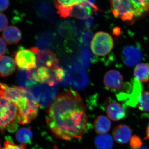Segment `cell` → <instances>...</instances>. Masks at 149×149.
<instances>
[{"label":"cell","instance_id":"cell-1","mask_svg":"<svg viewBox=\"0 0 149 149\" xmlns=\"http://www.w3.org/2000/svg\"><path fill=\"white\" fill-rule=\"evenodd\" d=\"M88 120L83 99L72 90L56 96L48 107L46 118L48 128L54 136L66 141L82 138Z\"/></svg>","mask_w":149,"mask_h":149},{"label":"cell","instance_id":"cell-2","mask_svg":"<svg viewBox=\"0 0 149 149\" xmlns=\"http://www.w3.org/2000/svg\"><path fill=\"white\" fill-rule=\"evenodd\" d=\"M113 15L130 21L148 10L149 0H110Z\"/></svg>","mask_w":149,"mask_h":149},{"label":"cell","instance_id":"cell-3","mask_svg":"<svg viewBox=\"0 0 149 149\" xmlns=\"http://www.w3.org/2000/svg\"><path fill=\"white\" fill-rule=\"evenodd\" d=\"M18 108L15 104L3 97H0V131L7 129L14 132L17 129Z\"/></svg>","mask_w":149,"mask_h":149},{"label":"cell","instance_id":"cell-4","mask_svg":"<svg viewBox=\"0 0 149 149\" xmlns=\"http://www.w3.org/2000/svg\"><path fill=\"white\" fill-rule=\"evenodd\" d=\"M113 40L111 35L104 32L96 33L91 43V49L93 54L97 56H105L113 47Z\"/></svg>","mask_w":149,"mask_h":149},{"label":"cell","instance_id":"cell-5","mask_svg":"<svg viewBox=\"0 0 149 149\" xmlns=\"http://www.w3.org/2000/svg\"><path fill=\"white\" fill-rule=\"evenodd\" d=\"M40 50L37 47L29 49L21 48L15 53V61L21 70H28L37 67V54Z\"/></svg>","mask_w":149,"mask_h":149},{"label":"cell","instance_id":"cell-6","mask_svg":"<svg viewBox=\"0 0 149 149\" xmlns=\"http://www.w3.org/2000/svg\"><path fill=\"white\" fill-rule=\"evenodd\" d=\"M124 91L117 94V97L120 101H124L130 106L134 107L138 104L142 91L141 83L134 78L131 83L126 84Z\"/></svg>","mask_w":149,"mask_h":149},{"label":"cell","instance_id":"cell-7","mask_svg":"<svg viewBox=\"0 0 149 149\" xmlns=\"http://www.w3.org/2000/svg\"><path fill=\"white\" fill-rule=\"evenodd\" d=\"M53 69L45 66H37L34 69L27 70V76L35 82L53 87L58 84L54 77Z\"/></svg>","mask_w":149,"mask_h":149},{"label":"cell","instance_id":"cell-8","mask_svg":"<svg viewBox=\"0 0 149 149\" xmlns=\"http://www.w3.org/2000/svg\"><path fill=\"white\" fill-rule=\"evenodd\" d=\"M122 57L125 65L131 67L137 65L141 61L143 53L139 46L127 45L123 49Z\"/></svg>","mask_w":149,"mask_h":149},{"label":"cell","instance_id":"cell-9","mask_svg":"<svg viewBox=\"0 0 149 149\" xmlns=\"http://www.w3.org/2000/svg\"><path fill=\"white\" fill-rule=\"evenodd\" d=\"M26 89L21 87H10L0 83V97L5 98L15 104L26 96Z\"/></svg>","mask_w":149,"mask_h":149},{"label":"cell","instance_id":"cell-10","mask_svg":"<svg viewBox=\"0 0 149 149\" xmlns=\"http://www.w3.org/2000/svg\"><path fill=\"white\" fill-rule=\"evenodd\" d=\"M104 83L107 89L113 91H119L123 84V77L120 72L112 70L104 76Z\"/></svg>","mask_w":149,"mask_h":149},{"label":"cell","instance_id":"cell-11","mask_svg":"<svg viewBox=\"0 0 149 149\" xmlns=\"http://www.w3.org/2000/svg\"><path fill=\"white\" fill-rule=\"evenodd\" d=\"M37 66L54 69L59 67L58 59L53 52L50 50H40L37 54Z\"/></svg>","mask_w":149,"mask_h":149},{"label":"cell","instance_id":"cell-12","mask_svg":"<svg viewBox=\"0 0 149 149\" xmlns=\"http://www.w3.org/2000/svg\"><path fill=\"white\" fill-rule=\"evenodd\" d=\"M74 70L72 69L68 70L71 83L75 88H80L85 87L88 83V78L87 74L81 66L76 64L74 66Z\"/></svg>","mask_w":149,"mask_h":149},{"label":"cell","instance_id":"cell-13","mask_svg":"<svg viewBox=\"0 0 149 149\" xmlns=\"http://www.w3.org/2000/svg\"><path fill=\"white\" fill-rule=\"evenodd\" d=\"M85 3H88L87 0H55L54 5L60 16L66 18L70 17V10L73 7Z\"/></svg>","mask_w":149,"mask_h":149},{"label":"cell","instance_id":"cell-14","mask_svg":"<svg viewBox=\"0 0 149 149\" xmlns=\"http://www.w3.org/2000/svg\"><path fill=\"white\" fill-rule=\"evenodd\" d=\"M94 12L95 11L88 3H83L75 6L71 8L70 17L80 20H86L91 18Z\"/></svg>","mask_w":149,"mask_h":149},{"label":"cell","instance_id":"cell-15","mask_svg":"<svg viewBox=\"0 0 149 149\" xmlns=\"http://www.w3.org/2000/svg\"><path fill=\"white\" fill-rule=\"evenodd\" d=\"M112 136L115 141L118 143H127L132 137V131L128 125L120 124L113 128Z\"/></svg>","mask_w":149,"mask_h":149},{"label":"cell","instance_id":"cell-16","mask_svg":"<svg viewBox=\"0 0 149 149\" xmlns=\"http://www.w3.org/2000/svg\"><path fill=\"white\" fill-rule=\"evenodd\" d=\"M107 115L113 121H118L125 118L126 115L125 109L121 104L115 102L110 103L106 108Z\"/></svg>","mask_w":149,"mask_h":149},{"label":"cell","instance_id":"cell-17","mask_svg":"<svg viewBox=\"0 0 149 149\" xmlns=\"http://www.w3.org/2000/svg\"><path fill=\"white\" fill-rule=\"evenodd\" d=\"M16 63L13 58L8 56H0V75L8 77L13 73L16 70Z\"/></svg>","mask_w":149,"mask_h":149},{"label":"cell","instance_id":"cell-18","mask_svg":"<svg viewBox=\"0 0 149 149\" xmlns=\"http://www.w3.org/2000/svg\"><path fill=\"white\" fill-rule=\"evenodd\" d=\"M4 40L9 44H17L21 40L22 33L17 27L10 26L7 27L3 33Z\"/></svg>","mask_w":149,"mask_h":149},{"label":"cell","instance_id":"cell-19","mask_svg":"<svg viewBox=\"0 0 149 149\" xmlns=\"http://www.w3.org/2000/svg\"><path fill=\"white\" fill-rule=\"evenodd\" d=\"M111 124L108 118L104 116H97L94 121V126L96 133L100 135L106 134L111 128Z\"/></svg>","mask_w":149,"mask_h":149},{"label":"cell","instance_id":"cell-20","mask_svg":"<svg viewBox=\"0 0 149 149\" xmlns=\"http://www.w3.org/2000/svg\"><path fill=\"white\" fill-rule=\"evenodd\" d=\"M135 78L142 83H147L149 80V65L146 63L136 65L134 71Z\"/></svg>","mask_w":149,"mask_h":149},{"label":"cell","instance_id":"cell-21","mask_svg":"<svg viewBox=\"0 0 149 149\" xmlns=\"http://www.w3.org/2000/svg\"><path fill=\"white\" fill-rule=\"evenodd\" d=\"M95 142L97 149H112L114 145L112 137L108 134H102L97 136Z\"/></svg>","mask_w":149,"mask_h":149},{"label":"cell","instance_id":"cell-22","mask_svg":"<svg viewBox=\"0 0 149 149\" xmlns=\"http://www.w3.org/2000/svg\"><path fill=\"white\" fill-rule=\"evenodd\" d=\"M17 83L19 86L25 89H31L36 85V82L29 79L27 76V70H19L17 73Z\"/></svg>","mask_w":149,"mask_h":149},{"label":"cell","instance_id":"cell-23","mask_svg":"<svg viewBox=\"0 0 149 149\" xmlns=\"http://www.w3.org/2000/svg\"><path fill=\"white\" fill-rule=\"evenodd\" d=\"M59 32L63 37H72L77 33V27L75 24L70 21L65 22L59 27Z\"/></svg>","mask_w":149,"mask_h":149},{"label":"cell","instance_id":"cell-24","mask_svg":"<svg viewBox=\"0 0 149 149\" xmlns=\"http://www.w3.org/2000/svg\"><path fill=\"white\" fill-rule=\"evenodd\" d=\"M33 134L30 128H22L17 130L16 134L17 140L21 144L26 145L32 140Z\"/></svg>","mask_w":149,"mask_h":149},{"label":"cell","instance_id":"cell-25","mask_svg":"<svg viewBox=\"0 0 149 149\" xmlns=\"http://www.w3.org/2000/svg\"><path fill=\"white\" fill-rule=\"evenodd\" d=\"M139 109L142 111H149V92L144 91L141 93L138 102Z\"/></svg>","mask_w":149,"mask_h":149},{"label":"cell","instance_id":"cell-26","mask_svg":"<svg viewBox=\"0 0 149 149\" xmlns=\"http://www.w3.org/2000/svg\"><path fill=\"white\" fill-rule=\"evenodd\" d=\"M52 36L50 34H47L39 37L37 40V45L43 50L48 49L52 46Z\"/></svg>","mask_w":149,"mask_h":149},{"label":"cell","instance_id":"cell-27","mask_svg":"<svg viewBox=\"0 0 149 149\" xmlns=\"http://www.w3.org/2000/svg\"><path fill=\"white\" fill-rule=\"evenodd\" d=\"M80 57V62L85 66H88L90 64V62L93 58V56L91 52L87 48H83L81 53Z\"/></svg>","mask_w":149,"mask_h":149},{"label":"cell","instance_id":"cell-28","mask_svg":"<svg viewBox=\"0 0 149 149\" xmlns=\"http://www.w3.org/2000/svg\"><path fill=\"white\" fill-rule=\"evenodd\" d=\"M92 37V32L89 29H84L81 32L79 38L80 43L83 45V47H88L91 42Z\"/></svg>","mask_w":149,"mask_h":149},{"label":"cell","instance_id":"cell-29","mask_svg":"<svg viewBox=\"0 0 149 149\" xmlns=\"http://www.w3.org/2000/svg\"><path fill=\"white\" fill-rule=\"evenodd\" d=\"M129 145L132 149H139L142 147L143 142L140 137L134 135L130 138Z\"/></svg>","mask_w":149,"mask_h":149},{"label":"cell","instance_id":"cell-30","mask_svg":"<svg viewBox=\"0 0 149 149\" xmlns=\"http://www.w3.org/2000/svg\"><path fill=\"white\" fill-rule=\"evenodd\" d=\"M26 145L21 144L20 145H15L10 141L6 140L5 141L4 147L2 149H26Z\"/></svg>","mask_w":149,"mask_h":149},{"label":"cell","instance_id":"cell-31","mask_svg":"<svg viewBox=\"0 0 149 149\" xmlns=\"http://www.w3.org/2000/svg\"><path fill=\"white\" fill-rule=\"evenodd\" d=\"M8 21L5 15L0 13V32L4 30L7 26Z\"/></svg>","mask_w":149,"mask_h":149},{"label":"cell","instance_id":"cell-32","mask_svg":"<svg viewBox=\"0 0 149 149\" xmlns=\"http://www.w3.org/2000/svg\"><path fill=\"white\" fill-rule=\"evenodd\" d=\"M7 50L6 44L4 40L0 37V56L5 54Z\"/></svg>","mask_w":149,"mask_h":149},{"label":"cell","instance_id":"cell-33","mask_svg":"<svg viewBox=\"0 0 149 149\" xmlns=\"http://www.w3.org/2000/svg\"><path fill=\"white\" fill-rule=\"evenodd\" d=\"M9 0H0V12L6 10L9 6Z\"/></svg>","mask_w":149,"mask_h":149},{"label":"cell","instance_id":"cell-34","mask_svg":"<svg viewBox=\"0 0 149 149\" xmlns=\"http://www.w3.org/2000/svg\"><path fill=\"white\" fill-rule=\"evenodd\" d=\"M82 23L83 24L85 27L87 28H89L91 27L93 25V20L92 17L88 19L84 20V21H82Z\"/></svg>","mask_w":149,"mask_h":149},{"label":"cell","instance_id":"cell-35","mask_svg":"<svg viewBox=\"0 0 149 149\" xmlns=\"http://www.w3.org/2000/svg\"><path fill=\"white\" fill-rule=\"evenodd\" d=\"M88 4L89 5L95 12L99 10L98 8L95 4V0H87Z\"/></svg>","mask_w":149,"mask_h":149},{"label":"cell","instance_id":"cell-36","mask_svg":"<svg viewBox=\"0 0 149 149\" xmlns=\"http://www.w3.org/2000/svg\"><path fill=\"white\" fill-rule=\"evenodd\" d=\"M146 139H149V124L148 125V127H147L146 129Z\"/></svg>","mask_w":149,"mask_h":149},{"label":"cell","instance_id":"cell-37","mask_svg":"<svg viewBox=\"0 0 149 149\" xmlns=\"http://www.w3.org/2000/svg\"><path fill=\"white\" fill-rule=\"evenodd\" d=\"M139 149H148L146 147L143 146V147H141V148H139Z\"/></svg>","mask_w":149,"mask_h":149},{"label":"cell","instance_id":"cell-38","mask_svg":"<svg viewBox=\"0 0 149 149\" xmlns=\"http://www.w3.org/2000/svg\"><path fill=\"white\" fill-rule=\"evenodd\" d=\"M54 149H58L57 148V147L55 146Z\"/></svg>","mask_w":149,"mask_h":149},{"label":"cell","instance_id":"cell-39","mask_svg":"<svg viewBox=\"0 0 149 149\" xmlns=\"http://www.w3.org/2000/svg\"><path fill=\"white\" fill-rule=\"evenodd\" d=\"M0 149H1V144H0Z\"/></svg>","mask_w":149,"mask_h":149}]
</instances>
